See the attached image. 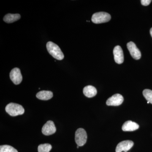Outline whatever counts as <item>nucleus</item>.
<instances>
[{
	"label": "nucleus",
	"mask_w": 152,
	"mask_h": 152,
	"mask_svg": "<svg viewBox=\"0 0 152 152\" xmlns=\"http://www.w3.org/2000/svg\"><path fill=\"white\" fill-rule=\"evenodd\" d=\"M47 48L52 56L56 59L62 60L64 58V55L58 46L52 42H49L47 44Z\"/></svg>",
	"instance_id": "nucleus-1"
},
{
	"label": "nucleus",
	"mask_w": 152,
	"mask_h": 152,
	"mask_svg": "<svg viewBox=\"0 0 152 152\" xmlns=\"http://www.w3.org/2000/svg\"><path fill=\"white\" fill-rule=\"evenodd\" d=\"M5 110L10 115L13 117L23 115L25 112L24 109L21 105L13 103H10L6 106Z\"/></svg>",
	"instance_id": "nucleus-2"
},
{
	"label": "nucleus",
	"mask_w": 152,
	"mask_h": 152,
	"mask_svg": "<svg viewBox=\"0 0 152 152\" xmlns=\"http://www.w3.org/2000/svg\"><path fill=\"white\" fill-rule=\"evenodd\" d=\"M111 18L110 15L105 12H99L93 15L91 20L96 24H100L109 22Z\"/></svg>",
	"instance_id": "nucleus-3"
},
{
	"label": "nucleus",
	"mask_w": 152,
	"mask_h": 152,
	"mask_svg": "<svg viewBox=\"0 0 152 152\" xmlns=\"http://www.w3.org/2000/svg\"><path fill=\"white\" fill-rule=\"evenodd\" d=\"M86 132L82 128H80L76 131L75 140L76 143L79 146H83L87 142Z\"/></svg>",
	"instance_id": "nucleus-4"
},
{
	"label": "nucleus",
	"mask_w": 152,
	"mask_h": 152,
	"mask_svg": "<svg viewBox=\"0 0 152 152\" xmlns=\"http://www.w3.org/2000/svg\"><path fill=\"white\" fill-rule=\"evenodd\" d=\"M127 47L133 58L135 60L140 59L141 58V53L134 42H129L127 45Z\"/></svg>",
	"instance_id": "nucleus-5"
},
{
	"label": "nucleus",
	"mask_w": 152,
	"mask_h": 152,
	"mask_svg": "<svg viewBox=\"0 0 152 152\" xmlns=\"http://www.w3.org/2000/svg\"><path fill=\"white\" fill-rule=\"evenodd\" d=\"M10 78L15 84H20L23 80V77L20 69L15 68L12 69L10 73Z\"/></svg>",
	"instance_id": "nucleus-6"
},
{
	"label": "nucleus",
	"mask_w": 152,
	"mask_h": 152,
	"mask_svg": "<svg viewBox=\"0 0 152 152\" xmlns=\"http://www.w3.org/2000/svg\"><path fill=\"white\" fill-rule=\"evenodd\" d=\"M124 100V97L121 95L115 94L107 100L106 104L108 106H119L122 104Z\"/></svg>",
	"instance_id": "nucleus-7"
},
{
	"label": "nucleus",
	"mask_w": 152,
	"mask_h": 152,
	"mask_svg": "<svg viewBox=\"0 0 152 152\" xmlns=\"http://www.w3.org/2000/svg\"><path fill=\"white\" fill-rule=\"evenodd\" d=\"M56 131V126L53 122L49 121L42 128V133L45 135L49 136L54 134Z\"/></svg>",
	"instance_id": "nucleus-8"
},
{
	"label": "nucleus",
	"mask_w": 152,
	"mask_h": 152,
	"mask_svg": "<svg viewBox=\"0 0 152 152\" xmlns=\"http://www.w3.org/2000/svg\"><path fill=\"white\" fill-rule=\"evenodd\" d=\"M134 144V142L132 141H123L117 145L116 152H127L132 148Z\"/></svg>",
	"instance_id": "nucleus-9"
},
{
	"label": "nucleus",
	"mask_w": 152,
	"mask_h": 152,
	"mask_svg": "<svg viewBox=\"0 0 152 152\" xmlns=\"http://www.w3.org/2000/svg\"><path fill=\"white\" fill-rule=\"evenodd\" d=\"M114 59L117 64H122L124 61V55L122 49L120 46H116L113 50Z\"/></svg>",
	"instance_id": "nucleus-10"
},
{
	"label": "nucleus",
	"mask_w": 152,
	"mask_h": 152,
	"mask_svg": "<svg viewBox=\"0 0 152 152\" xmlns=\"http://www.w3.org/2000/svg\"><path fill=\"white\" fill-rule=\"evenodd\" d=\"M139 128L137 124L131 121H127L124 123L122 129L124 132H132L138 129Z\"/></svg>",
	"instance_id": "nucleus-11"
},
{
	"label": "nucleus",
	"mask_w": 152,
	"mask_h": 152,
	"mask_svg": "<svg viewBox=\"0 0 152 152\" xmlns=\"http://www.w3.org/2000/svg\"><path fill=\"white\" fill-rule=\"evenodd\" d=\"M83 92L85 96L88 98H92L97 94L96 89L92 86H88L84 88Z\"/></svg>",
	"instance_id": "nucleus-12"
},
{
	"label": "nucleus",
	"mask_w": 152,
	"mask_h": 152,
	"mask_svg": "<svg viewBox=\"0 0 152 152\" xmlns=\"http://www.w3.org/2000/svg\"><path fill=\"white\" fill-rule=\"evenodd\" d=\"M36 96L42 100H48L53 98V93L50 91H41L37 94Z\"/></svg>",
	"instance_id": "nucleus-13"
},
{
	"label": "nucleus",
	"mask_w": 152,
	"mask_h": 152,
	"mask_svg": "<svg viewBox=\"0 0 152 152\" xmlns=\"http://www.w3.org/2000/svg\"><path fill=\"white\" fill-rule=\"evenodd\" d=\"M20 18V15L18 14H7L4 18V21L8 23H13Z\"/></svg>",
	"instance_id": "nucleus-14"
},
{
	"label": "nucleus",
	"mask_w": 152,
	"mask_h": 152,
	"mask_svg": "<svg viewBox=\"0 0 152 152\" xmlns=\"http://www.w3.org/2000/svg\"><path fill=\"white\" fill-rule=\"evenodd\" d=\"M51 145L49 144H41L38 146V152H49L52 149Z\"/></svg>",
	"instance_id": "nucleus-15"
},
{
	"label": "nucleus",
	"mask_w": 152,
	"mask_h": 152,
	"mask_svg": "<svg viewBox=\"0 0 152 152\" xmlns=\"http://www.w3.org/2000/svg\"><path fill=\"white\" fill-rule=\"evenodd\" d=\"M0 152H18L13 147L9 145H3L0 146Z\"/></svg>",
	"instance_id": "nucleus-16"
},
{
	"label": "nucleus",
	"mask_w": 152,
	"mask_h": 152,
	"mask_svg": "<svg viewBox=\"0 0 152 152\" xmlns=\"http://www.w3.org/2000/svg\"><path fill=\"white\" fill-rule=\"evenodd\" d=\"M144 97L150 103L152 104V91L150 89H145L143 91Z\"/></svg>",
	"instance_id": "nucleus-17"
},
{
	"label": "nucleus",
	"mask_w": 152,
	"mask_h": 152,
	"mask_svg": "<svg viewBox=\"0 0 152 152\" xmlns=\"http://www.w3.org/2000/svg\"><path fill=\"white\" fill-rule=\"evenodd\" d=\"M152 1L151 0H142L141 1V4L143 6H147L151 4Z\"/></svg>",
	"instance_id": "nucleus-18"
},
{
	"label": "nucleus",
	"mask_w": 152,
	"mask_h": 152,
	"mask_svg": "<svg viewBox=\"0 0 152 152\" xmlns=\"http://www.w3.org/2000/svg\"><path fill=\"white\" fill-rule=\"evenodd\" d=\"M150 34H151V36L152 37V28L150 30Z\"/></svg>",
	"instance_id": "nucleus-19"
},
{
	"label": "nucleus",
	"mask_w": 152,
	"mask_h": 152,
	"mask_svg": "<svg viewBox=\"0 0 152 152\" xmlns=\"http://www.w3.org/2000/svg\"><path fill=\"white\" fill-rule=\"evenodd\" d=\"M79 147V146L77 145V148H78Z\"/></svg>",
	"instance_id": "nucleus-20"
},
{
	"label": "nucleus",
	"mask_w": 152,
	"mask_h": 152,
	"mask_svg": "<svg viewBox=\"0 0 152 152\" xmlns=\"http://www.w3.org/2000/svg\"><path fill=\"white\" fill-rule=\"evenodd\" d=\"M149 103H149V102H148V104H149Z\"/></svg>",
	"instance_id": "nucleus-21"
}]
</instances>
